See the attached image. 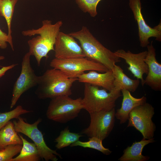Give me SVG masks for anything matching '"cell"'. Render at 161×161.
<instances>
[{"label":"cell","mask_w":161,"mask_h":161,"mask_svg":"<svg viewBox=\"0 0 161 161\" xmlns=\"http://www.w3.org/2000/svg\"><path fill=\"white\" fill-rule=\"evenodd\" d=\"M41 27L37 29L24 30L22 32L24 36L39 35L28 41V52L31 56H34L37 64L40 66L41 59L48 58V54L51 50L54 51L56 38L63 24L61 20L52 24L51 21L44 20L42 21Z\"/></svg>","instance_id":"1"},{"label":"cell","mask_w":161,"mask_h":161,"mask_svg":"<svg viewBox=\"0 0 161 161\" xmlns=\"http://www.w3.org/2000/svg\"><path fill=\"white\" fill-rule=\"evenodd\" d=\"M77 78H70L60 70L47 69L39 76L35 94L40 99H52L61 96L72 95L71 87Z\"/></svg>","instance_id":"2"},{"label":"cell","mask_w":161,"mask_h":161,"mask_svg":"<svg viewBox=\"0 0 161 161\" xmlns=\"http://www.w3.org/2000/svg\"><path fill=\"white\" fill-rule=\"evenodd\" d=\"M69 34L79 41L88 58L102 64L110 70L116 63L120 61L114 52L103 46L86 27L83 26L80 30Z\"/></svg>","instance_id":"3"},{"label":"cell","mask_w":161,"mask_h":161,"mask_svg":"<svg viewBox=\"0 0 161 161\" xmlns=\"http://www.w3.org/2000/svg\"><path fill=\"white\" fill-rule=\"evenodd\" d=\"M99 86L85 83L84 97L82 102L83 109L89 113L109 111L115 106L117 100L121 96V92H107Z\"/></svg>","instance_id":"4"},{"label":"cell","mask_w":161,"mask_h":161,"mask_svg":"<svg viewBox=\"0 0 161 161\" xmlns=\"http://www.w3.org/2000/svg\"><path fill=\"white\" fill-rule=\"evenodd\" d=\"M51 99L46 115L48 119L56 122L66 123L76 117L83 109L81 97L73 99L63 95Z\"/></svg>","instance_id":"5"},{"label":"cell","mask_w":161,"mask_h":161,"mask_svg":"<svg viewBox=\"0 0 161 161\" xmlns=\"http://www.w3.org/2000/svg\"><path fill=\"white\" fill-rule=\"evenodd\" d=\"M13 123L16 131L22 133L31 139L35 145L41 159L46 161H57V157L61 158V155L55 150L52 149L46 144L41 131L38 128V125L42 119L39 118L33 123L26 122L21 117H19Z\"/></svg>","instance_id":"6"},{"label":"cell","mask_w":161,"mask_h":161,"mask_svg":"<svg viewBox=\"0 0 161 161\" xmlns=\"http://www.w3.org/2000/svg\"><path fill=\"white\" fill-rule=\"evenodd\" d=\"M52 68L58 69L70 78H77L87 71L103 73L109 69L102 64L86 57L61 59L55 58L50 63Z\"/></svg>","instance_id":"7"},{"label":"cell","mask_w":161,"mask_h":161,"mask_svg":"<svg viewBox=\"0 0 161 161\" xmlns=\"http://www.w3.org/2000/svg\"><path fill=\"white\" fill-rule=\"evenodd\" d=\"M154 114V108L148 103L138 106L129 114L127 127H134L141 133L143 139L153 138L156 129L152 120Z\"/></svg>","instance_id":"8"},{"label":"cell","mask_w":161,"mask_h":161,"mask_svg":"<svg viewBox=\"0 0 161 161\" xmlns=\"http://www.w3.org/2000/svg\"><path fill=\"white\" fill-rule=\"evenodd\" d=\"M115 113V108L109 111L89 113L90 123L81 133L89 137H95L103 140L109 136L113 129Z\"/></svg>","instance_id":"9"},{"label":"cell","mask_w":161,"mask_h":161,"mask_svg":"<svg viewBox=\"0 0 161 161\" xmlns=\"http://www.w3.org/2000/svg\"><path fill=\"white\" fill-rule=\"evenodd\" d=\"M30 56L28 52L23 58L21 72L13 88L10 109L16 105L22 94L30 89L37 86L38 84L39 76L35 74L31 67Z\"/></svg>","instance_id":"10"},{"label":"cell","mask_w":161,"mask_h":161,"mask_svg":"<svg viewBox=\"0 0 161 161\" xmlns=\"http://www.w3.org/2000/svg\"><path fill=\"white\" fill-rule=\"evenodd\" d=\"M129 5L137 24L140 46L147 47L150 44L149 39L151 37L155 38L156 40L161 41V22L154 28L147 24L142 13L140 0H129Z\"/></svg>","instance_id":"11"},{"label":"cell","mask_w":161,"mask_h":161,"mask_svg":"<svg viewBox=\"0 0 161 161\" xmlns=\"http://www.w3.org/2000/svg\"><path fill=\"white\" fill-rule=\"evenodd\" d=\"M55 58L67 59L86 57L81 47L69 34L60 31L54 46Z\"/></svg>","instance_id":"12"},{"label":"cell","mask_w":161,"mask_h":161,"mask_svg":"<svg viewBox=\"0 0 161 161\" xmlns=\"http://www.w3.org/2000/svg\"><path fill=\"white\" fill-rule=\"evenodd\" d=\"M115 54L120 58L125 61L129 65L127 68L134 76L141 80L142 86L144 85L143 75L147 74L148 67L144 61L147 51H145L138 53H133L128 50L126 52L123 49H119L114 52Z\"/></svg>","instance_id":"13"},{"label":"cell","mask_w":161,"mask_h":161,"mask_svg":"<svg viewBox=\"0 0 161 161\" xmlns=\"http://www.w3.org/2000/svg\"><path fill=\"white\" fill-rule=\"evenodd\" d=\"M148 50L144 59L147 64L148 71L147 76L144 79V84L146 85L156 91L161 90V64L157 61L155 49L152 41L146 47Z\"/></svg>","instance_id":"14"},{"label":"cell","mask_w":161,"mask_h":161,"mask_svg":"<svg viewBox=\"0 0 161 161\" xmlns=\"http://www.w3.org/2000/svg\"><path fill=\"white\" fill-rule=\"evenodd\" d=\"M79 82L100 86L110 92L114 88V78L112 70H109L103 73H99L95 70L84 73L77 78Z\"/></svg>","instance_id":"15"},{"label":"cell","mask_w":161,"mask_h":161,"mask_svg":"<svg viewBox=\"0 0 161 161\" xmlns=\"http://www.w3.org/2000/svg\"><path fill=\"white\" fill-rule=\"evenodd\" d=\"M123 96L121 107L115 112V117L120 121V124L126 123L129 118L130 112L134 108L146 102L147 98L145 96L140 98L133 96L130 92L123 89L121 91Z\"/></svg>","instance_id":"16"},{"label":"cell","mask_w":161,"mask_h":161,"mask_svg":"<svg viewBox=\"0 0 161 161\" xmlns=\"http://www.w3.org/2000/svg\"><path fill=\"white\" fill-rule=\"evenodd\" d=\"M114 80V88L112 91L119 92L126 89L130 92H135L140 82L139 79L134 80L127 76L119 66L115 64L112 69Z\"/></svg>","instance_id":"17"},{"label":"cell","mask_w":161,"mask_h":161,"mask_svg":"<svg viewBox=\"0 0 161 161\" xmlns=\"http://www.w3.org/2000/svg\"><path fill=\"white\" fill-rule=\"evenodd\" d=\"M155 142L154 138L149 139H143L139 141H135L131 146H128L123 151L122 155L118 159L120 161H146L150 157L142 154L145 146Z\"/></svg>","instance_id":"18"},{"label":"cell","mask_w":161,"mask_h":161,"mask_svg":"<svg viewBox=\"0 0 161 161\" xmlns=\"http://www.w3.org/2000/svg\"><path fill=\"white\" fill-rule=\"evenodd\" d=\"M21 139L22 147L19 154L11 161H38L41 158L35 145L29 142L22 135L19 134Z\"/></svg>","instance_id":"19"},{"label":"cell","mask_w":161,"mask_h":161,"mask_svg":"<svg viewBox=\"0 0 161 161\" xmlns=\"http://www.w3.org/2000/svg\"><path fill=\"white\" fill-rule=\"evenodd\" d=\"M22 144V141L16 131L13 122L10 121L0 129V148L10 145Z\"/></svg>","instance_id":"20"},{"label":"cell","mask_w":161,"mask_h":161,"mask_svg":"<svg viewBox=\"0 0 161 161\" xmlns=\"http://www.w3.org/2000/svg\"><path fill=\"white\" fill-rule=\"evenodd\" d=\"M18 0H0V15L4 17L6 21L10 47L13 51L14 46L11 35V22L15 7Z\"/></svg>","instance_id":"21"},{"label":"cell","mask_w":161,"mask_h":161,"mask_svg":"<svg viewBox=\"0 0 161 161\" xmlns=\"http://www.w3.org/2000/svg\"><path fill=\"white\" fill-rule=\"evenodd\" d=\"M83 136L79 133L70 132L67 127L62 130L59 135L55 139V147L59 149L67 147L79 140Z\"/></svg>","instance_id":"22"},{"label":"cell","mask_w":161,"mask_h":161,"mask_svg":"<svg viewBox=\"0 0 161 161\" xmlns=\"http://www.w3.org/2000/svg\"><path fill=\"white\" fill-rule=\"evenodd\" d=\"M102 140L95 137H89L87 141L82 142L79 140L72 144L71 147L79 146L84 148H89L98 151L106 155H110L112 151L109 148L104 147L102 144Z\"/></svg>","instance_id":"23"},{"label":"cell","mask_w":161,"mask_h":161,"mask_svg":"<svg viewBox=\"0 0 161 161\" xmlns=\"http://www.w3.org/2000/svg\"><path fill=\"white\" fill-rule=\"evenodd\" d=\"M30 112L19 105L10 111L0 113V129L11 120L16 119L21 115Z\"/></svg>","instance_id":"24"},{"label":"cell","mask_w":161,"mask_h":161,"mask_svg":"<svg viewBox=\"0 0 161 161\" xmlns=\"http://www.w3.org/2000/svg\"><path fill=\"white\" fill-rule=\"evenodd\" d=\"M22 145H10L0 148V161H11L13 157L19 153Z\"/></svg>","instance_id":"25"},{"label":"cell","mask_w":161,"mask_h":161,"mask_svg":"<svg viewBox=\"0 0 161 161\" xmlns=\"http://www.w3.org/2000/svg\"><path fill=\"white\" fill-rule=\"evenodd\" d=\"M101 0H75L79 8L84 12L87 13L92 17L97 14V7Z\"/></svg>","instance_id":"26"},{"label":"cell","mask_w":161,"mask_h":161,"mask_svg":"<svg viewBox=\"0 0 161 161\" xmlns=\"http://www.w3.org/2000/svg\"><path fill=\"white\" fill-rule=\"evenodd\" d=\"M7 42L10 43L7 34L3 32L0 29V48L5 49L7 47Z\"/></svg>","instance_id":"27"},{"label":"cell","mask_w":161,"mask_h":161,"mask_svg":"<svg viewBox=\"0 0 161 161\" xmlns=\"http://www.w3.org/2000/svg\"><path fill=\"white\" fill-rule=\"evenodd\" d=\"M17 65V64H13L8 66H1V68L0 69V78L3 76L8 70L13 68Z\"/></svg>","instance_id":"28"},{"label":"cell","mask_w":161,"mask_h":161,"mask_svg":"<svg viewBox=\"0 0 161 161\" xmlns=\"http://www.w3.org/2000/svg\"><path fill=\"white\" fill-rule=\"evenodd\" d=\"M4 57L3 56H0V60H1L4 59Z\"/></svg>","instance_id":"29"}]
</instances>
